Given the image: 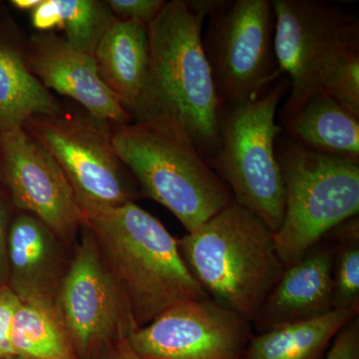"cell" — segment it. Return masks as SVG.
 <instances>
[{
    "label": "cell",
    "mask_w": 359,
    "mask_h": 359,
    "mask_svg": "<svg viewBox=\"0 0 359 359\" xmlns=\"http://www.w3.org/2000/svg\"><path fill=\"white\" fill-rule=\"evenodd\" d=\"M218 0H171L148 25L147 76L132 110L136 124L216 157L224 105L203 46L204 23Z\"/></svg>",
    "instance_id": "cell-1"
},
{
    "label": "cell",
    "mask_w": 359,
    "mask_h": 359,
    "mask_svg": "<svg viewBox=\"0 0 359 359\" xmlns=\"http://www.w3.org/2000/svg\"><path fill=\"white\" fill-rule=\"evenodd\" d=\"M75 198L136 328L182 302L209 297L189 271L177 238L150 212L134 202L108 205Z\"/></svg>",
    "instance_id": "cell-2"
},
{
    "label": "cell",
    "mask_w": 359,
    "mask_h": 359,
    "mask_svg": "<svg viewBox=\"0 0 359 359\" xmlns=\"http://www.w3.org/2000/svg\"><path fill=\"white\" fill-rule=\"evenodd\" d=\"M177 241L208 297L252 325L285 269L263 219L233 202Z\"/></svg>",
    "instance_id": "cell-3"
},
{
    "label": "cell",
    "mask_w": 359,
    "mask_h": 359,
    "mask_svg": "<svg viewBox=\"0 0 359 359\" xmlns=\"http://www.w3.org/2000/svg\"><path fill=\"white\" fill-rule=\"evenodd\" d=\"M276 158L285 187V212L273 241L285 269L339 224L358 216L359 163L313 152L280 137Z\"/></svg>",
    "instance_id": "cell-4"
},
{
    "label": "cell",
    "mask_w": 359,
    "mask_h": 359,
    "mask_svg": "<svg viewBox=\"0 0 359 359\" xmlns=\"http://www.w3.org/2000/svg\"><path fill=\"white\" fill-rule=\"evenodd\" d=\"M287 88L283 79L255 100L224 106L219 151L209 163L233 202L263 219L273 235L285 212V187L276 158L283 129L276 117Z\"/></svg>",
    "instance_id": "cell-5"
},
{
    "label": "cell",
    "mask_w": 359,
    "mask_h": 359,
    "mask_svg": "<svg viewBox=\"0 0 359 359\" xmlns=\"http://www.w3.org/2000/svg\"><path fill=\"white\" fill-rule=\"evenodd\" d=\"M112 143L144 195L167 208L187 233L233 202L228 187L192 147L136 123L115 126Z\"/></svg>",
    "instance_id": "cell-6"
},
{
    "label": "cell",
    "mask_w": 359,
    "mask_h": 359,
    "mask_svg": "<svg viewBox=\"0 0 359 359\" xmlns=\"http://www.w3.org/2000/svg\"><path fill=\"white\" fill-rule=\"evenodd\" d=\"M203 46L224 106L255 100L278 75L269 0H218L208 15Z\"/></svg>",
    "instance_id": "cell-7"
},
{
    "label": "cell",
    "mask_w": 359,
    "mask_h": 359,
    "mask_svg": "<svg viewBox=\"0 0 359 359\" xmlns=\"http://www.w3.org/2000/svg\"><path fill=\"white\" fill-rule=\"evenodd\" d=\"M273 49L280 74L289 75L290 92L280 110L287 121L323 83L340 56L359 45L353 16L316 0H271Z\"/></svg>",
    "instance_id": "cell-8"
},
{
    "label": "cell",
    "mask_w": 359,
    "mask_h": 359,
    "mask_svg": "<svg viewBox=\"0 0 359 359\" xmlns=\"http://www.w3.org/2000/svg\"><path fill=\"white\" fill-rule=\"evenodd\" d=\"M79 235L54 306L77 358L102 359L137 328L93 233Z\"/></svg>",
    "instance_id": "cell-9"
},
{
    "label": "cell",
    "mask_w": 359,
    "mask_h": 359,
    "mask_svg": "<svg viewBox=\"0 0 359 359\" xmlns=\"http://www.w3.org/2000/svg\"><path fill=\"white\" fill-rule=\"evenodd\" d=\"M25 128L56 160L75 195L108 205L136 199V181L116 153L109 123L63 111L35 116Z\"/></svg>",
    "instance_id": "cell-10"
},
{
    "label": "cell",
    "mask_w": 359,
    "mask_h": 359,
    "mask_svg": "<svg viewBox=\"0 0 359 359\" xmlns=\"http://www.w3.org/2000/svg\"><path fill=\"white\" fill-rule=\"evenodd\" d=\"M252 323L210 297L182 302L126 340L145 359H243Z\"/></svg>",
    "instance_id": "cell-11"
},
{
    "label": "cell",
    "mask_w": 359,
    "mask_h": 359,
    "mask_svg": "<svg viewBox=\"0 0 359 359\" xmlns=\"http://www.w3.org/2000/svg\"><path fill=\"white\" fill-rule=\"evenodd\" d=\"M0 170L18 211L39 219L69 247L76 244L85 219L72 186L25 127L0 134Z\"/></svg>",
    "instance_id": "cell-12"
},
{
    "label": "cell",
    "mask_w": 359,
    "mask_h": 359,
    "mask_svg": "<svg viewBox=\"0 0 359 359\" xmlns=\"http://www.w3.org/2000/svg\"><path fill=\"white\" fill-rule=\"evenodd\" d=\"M26 61L45 88L69 97L91 117L115 126L133 121L131 113L99 77L93 55L77 50L55 33L32 35Z\"/></svg>",
    "instance_id": "cell-13"
},
{
    "label": "cell",
    "mask_w": 359,
    "mask_h": 359,
    "mask_svg": "<svg viewBox=\"0 0 359 359\" xmlns=\"http://www.w3.org/2000/svg\"><path fill=\"white\" fill-rule=\"evenodd\" d=\"M9 289L23 302L55 309L69 266L68 248L39 219L20 212L8 231Z\"/></svg>",
    "instance_id": "cell-14"
},
{
    "label": "cell",
    "mask_w": 359,
    "mask_h": 359,
    "mask_svg": "<svg viewBox=\"0 0 359 359\" xmlns=\"http://www.w3.org/2000/svg\"><path fill=\"white\" fill-rule=\"evenodd\" d=\"M332 266V245L320 242L301 261L283 269L252 323L257 334L313 320L337 309Z\"/></svg>",
    "instance_id": "cell-15"
},
{
    "label": "cell",
    "mask_w": 359,
    "mask_h": 359,
    "mask_svg": "<svg viewBox=\"0 0 359 359\" xmlns=\"http://www.w3.org/2000/svg\"><path fill=\"white\" fill-rule=\"evenodd\" d=\"M93 58L103 83L131 113L148 73V25L138 21H116L97 44Z\"/></svg>",
    "instance_id": "cell-16"
},
{
    "label": "cell",
    "mask_w": 359,
    "mask_h": 359,
    "mask_svg": "<svg viewBox=\"0 0 359 359\" xmlns=\"http://www.w3.org/2000/svg\"><path fill=\"white\" fill-rule=\"evenodd\" d=\"M280 127L304 148L359 163V117L330 94H314Z\"/></svg>",
    "instance_id": "cell-17"
},
{
    "label": "cell",
    "mask_w": 359,
    "mask_h": 359,
    "mask_svg": "<svg viewBox=\"0 0 359 359\" xmlns=\"http://www.w3.org/2000/svg\"><path fill=\"white\" fill-rule=\"evenodd\" d=\"M358 311L334 309L313 320L252 335L243 359H320Z\"/></svg>",
    "instance_id": "cell-18"
},
{
    "label": "cell",
    "mask_w": 359,
    "mask_h": 359,
    "mask_svg": "<svg viewBox=\"0 0 359 359\" xmlns=\"http://www.w3.org/2000/svg\"><path fill=\"white\" fill-rule=\"evenodd\" d=\"M63 111L20 52L0 43V134L25 127L35 116H55Z\"/></svg>",
    "instance_id": "cell-19"
},
{
    "label": "cell",
    "mask_w": 359,
    "mask_h": 359,
    "mask_svg": "<svg viewBox=\"0 0 359 359\" xmlns=\"http://www.w3.org/2000/svg\"><path fill=\"white\" fill-rule=\"evenodd\" d=\"M13 355L30 359H78L55 309L20 302L11 325Z\"/></svg>",
    "instance_id": "cell-20"
},
{
    "label": "cell",
    "mask_w": 359,
    "mask_h": 359,
    "mask_svg": "<svg viewBox=\"0 0 359 359\" xmlns=\"http://www.w3.org/2000/svg\"><path fill=\"white\" fill-rule=\"evenodd\" d=\"M60 29L65 40L77 50L93 55L97 44L114 25L117 18L107 1L101 0H56Z\"/></svg>",
    "instance_id": "cell-21"
},
{
    "label": "cell",
    "mask_w": 359,
    "mask_h": 359,
    "mask_svg": "<svg viewBox=\"0 0 359 359\" xmlns=\"http://www.w3.org/2000/svg\"><path fill=\"white\" fill-rule=\"evenodd\" d=\"M334 238L332 282L337 309L358 311L359 222L358 216L346 219L328 233Z\"/></svg>",
    "instance_id": "cell-22"
},
{
    "label": "cell",
    "mask_w": 359,
    "mask_h": 359,
    "mask_svg": "<svg viewBox=\"0 0 359 359\" xmlns=\"http://www.w3.org/2000/svg\"><path fill=\"white\" fill-rule=\"evenodd\" d=\"M359 117V45L344 52L328 73L323 91Z\"/></svg>",
    "instance_id": "cell-23"
},
{
    "label": "cell",
    "mask_w": 359,
    "mask_h": 359,
    "mask_svg": "<svg viewBox=\"0 0 359 359\" xmlns=\"http://www.w3.org/2000/svg\"><path fill=\"white\" fill-rule=\"evenodd\" d=\"M111 11L117 20L138 21L149 25L159 15L165 0H109Z\"/></svg>",
    "instance_id": "cell-24"
},
{
    "label": "cell",
    "mask_w": 359,
    "mask_h": 359,
    "mask_svg": "<svg viewBox=\"0 0 359 359\" xmlns=\"http://www.w3.org/2000/svg\"><path fill=\"white\" fill-rule=\"evenodd\" d=\"M20 302L8 285H0V359L13 355L11 344V325Z\"/></svg>",
    "instance_id": "cell-25"
},
{
    "label": "cell",
    "mask_w": 359,
    "mask_h": 359,
    "mask_svg": "<svg viewBox=\"0 0 359 359\" xmlns=\"http://www.w3.org/2000/svg\"><path fill=\"white\" fill-rule=\"evenodd\" d=\"M323 359H359L358 316L340 330Z\"/></svg>",
    "instance_id": "cell-26"
},
{
    "label": "cell",
    "mask_w": 359,
    "mask_h": 359,
    "mask_svg": "<svg viewBox=\"0 0 359 359\" xmlns=\"http://www.w3.org/2000/svg\"><path fill=\"white\" fill-rule=\"evenodd\" d=\"M32 25L40 33L60 29V18L56 0H42L41 4L32 11Z\"/></svg>",
    "instance_id": "cell-27"
},
{
    "label": "cell",
    "mask_w": 359,
    "mask_h": 359,
    "mask_svg": "<svg viewBox=\"0 0 359 359\" xmlns=\"http://www.w3.org/2000/svg\"><path fill=\"white\" fill-rule=\"evenodd\" d=\"M8 208L0 198V285H7L8 283Z\"/></svg>",
    "instance_id": "cell-28"
},
{
    "label": "cell",
    "mask_w": 359,
    "mask_h": 359,
    "mask_svg": "<svg viewBox=\"0 0 359 359\" xmlns=\"http://www.w3.org/2000/svg\"><path fill=\"white\" fill-rule=\"evenodd\" d=\"M102 359H145L134 353L126 344V341L122 342L119 346H116L114 349L106 354Z\"/></svg>",
    "instance_id": "cell-29"
},
{
    "label": "cell",
    "mask_w": 359,
    "mask_h": 359,
    "mask_svg": "<svg viewBox=\"0 0 359 359\" xmlns=\"http://www.w3.org/2000/svg\"><path fill=\"white\" fill-rule=\"evenodd\" d=\"M41 2L42 0H13L11 4L20 11H33Z\"/></svg>",
    "instance_id": "cell-30"
},
{
    "label": "cell",
    "mask_w": 359,
    "mask_h": 359,
    "mask_svg": "<svg viewBox=\"0 0 359 359\" xmlns=\"http://www.w3.org/2000/svg\"><path fill=\"white\" fill-rule=\"evenodd\" d=\"M4 359H30V358H23V356H20V355H11V356H8V358H6Z\"/></svg>",
    "instance_id": "cell-31"
}]
</instances>
